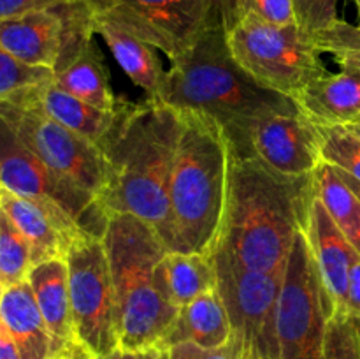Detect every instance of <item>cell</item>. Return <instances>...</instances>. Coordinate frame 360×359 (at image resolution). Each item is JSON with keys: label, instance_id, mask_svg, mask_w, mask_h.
<instances>
[{"label": "cell", "instance_id": "bcb514c9", "mask_svg": "<svg viewBox=\"0 0 360 359\" xmlns=\"http://www.w3.org/2000/svg\"><path fill=\"white\" fill-rule=\"evenodd\" d=\"M2 291H4V289H2V287H0V294H2Z\"/></svg>", "mask_w": 360, "mask_h": 359}, {"label": "cell", "instance_id": "52a82bcc", "mask_svg": "<svg viewBox=\"0 0 360 359\" xmlns=\"http://www.w3.org/2000/svg\"><path fill=\"white\" fill-rule=\"evenodd\" d=\"M227 42L232 56L260 87L294 99L329 70L311 39L297 25H271L243 18L231 30Z\"/></svg>", "mask_w": 360, "mask_h": 359}, {"label": "cell", "instance_id": "b9f144b4", "mask_svg": "<svg viewBox=\"0 0 360 359\" xmlns=\"http://www.w3.org/2000/svg\"><path fill=\"white\" fill-rule=\"evenodd\" d=\"M347 129L350 130V132H354L355 136H357L359 139H360V122H357V123H352V125H348Z\"/></svg>", "mask_w": 360, "mask_h": 359}, {"label": "cell", "instance_id": "7bdbcfd3", "mask_svg": "<svg viewBox=\"0 0 360 359\" xmlns=\"http://www.w3.org/2000/svg\"><path fill=\"white\" fill-rule=\"evenodd\" d=\"M158 359H169V358L164 351H158Z\"/></svg>", "mask_w": 360, "mask_h": 359}, {"label": "cell", "instance_id": "484cf974", "mask_svg": "<svg viewBox=\"0 0 360 359\" xmlns=\"http://www.w3.org/2000/svg\"><path fill=\"white\" fill-rule=\"evenodd\" d=\"M32 266L30 245L0 208V287L7 289L25 282Z\"/></svg>", "mask_w": 360, "mask_h": 359}, {"label": "cell", "instance_id": "e575fe53", "mask_svg": "<svg viewBox=\"0 0 360 359\" xmlns=\"http://www.w3.org/2000/svg\"><path fill=\"white\" fill-rule=\"evenodd\" d=\"M210 7L211 23L213 27L231 30L238 23V2L239 0H204Z\"/></svg>", "mask_w": 360, "mask_h": 359}, {"label": "cell", "instance_id": "836d02e7", "mask_svg": "<svg viewBox=\"0 0 360 359\" xmlns=\"http://www.w3.org/2000/svg\"><path fill=\"white\" fill-rule=\"evenodd\" d=\"M70 0H0V20L21 16V14L46 11Z\"/></svg>", "mask_w": 360, "mask_h": 359}, {"label": "cell", "instance_id": "9a60e30c", "mask_svg": "<svg viewBox=\"0 0 360 359\" xmlns=\"http://www.w3.org/2000/svg\"><path fill=\"white\" fill-rule=\"evenodd\" d=\"M9 101L25 102L39 111L44 113L51 120L58 122L60 125L67 127L72 132L79 134V136L86 137L88 141L97 144L102 148L109 134L112 132L115 125L118 123L120 115L125 101L115 109V111H104L95 106L86 104V102L79 101L69 92L62 90L55 81H48V83L37 84L28 90L21 92L16 97L9 99Z\"/></svg>", "mask_w": 360, "mask_h": 359}, {"label": "cell", "instance_id": "d590c367", "mask_svg": "<svg viewBox=\"0 0 360 359\" xmlns=\"http://www.w3.org/2000/svg\"><path fill=\"white\" fill-rule=\"evenodd\" d=\"M348 313L354 319H360V253L354 259L348 275V292H347V308Z\"/></svg>", "mask_w": 360, "mask_h": 359}, {"label": "cell", "instance_id": "d4e9b609", "mask_svg": "<svg viewBox=\"0 0 360 359\" xmlns=\"http://www.w3.org/2000/svg\"><path fill=\"white\" fill-rule=\"evenodd\" d=\"M313 190L345 238L360 253V199L334 165L323 162L313 172Z\"/></svg>", "mask_w": 360, "mask_h": 359}, {"label": "cell", "instance_id": "6da1fadb", "mask_svg": "<svg viewBox=\"0 0 360 359\" xmlns=\"http://www.w3.org/2000/svg\"><path fill=\"white\" fill-rule=\"evenodd\" d=\"M227 190L210 256L246 270L283 271L313 197V176L287 180L259 158L229 146Z\"/></svg>", "mask_w": 360, "mask_h": 359}, {"label": "cell", "instance_id": "f35d334b", "mask_svg": "<svg viewBox=\"0 0 360 359\" xmlns=\"http://www.w3.org/2000/svg\"><path fill=\"white\" fill-rule=\"evenodd\" d=\"M97 359H139L137 358L136 352H129V351H123V348H116V351L109 352V354L101 355Z\"/></svg>", "mask_w": 360, "mask_h": 359}, {"label": "cell", "instance_id": "44dd1931", "mask_svg": "<svg viewBox=\"0 0 360 359\" xmlns=\"http://www.w3.org/2000/svg\"><path fill=\"white\" fill-rule=\"evenodd\" d=\"M94 28L95 35H101L104 39L115 60L122 67L123 73L130 77V81L136 87L143 88L150 99L157 97L165 76V69L158 58V49L141 41L129 30L116 25L115 21L95 16V14Z\"/></svg>", "mask_w": 360, "mask_h": 359}, {"label": "cell", "instance_id": "ffe728a7", "mask_svg": "<svg viewBox=\"0 0 360 359\" xmlns=\"http://www.w3.org/2000/svg\"><path fill=\"white\" fill-rule=\"evenodd\" d=\"M232 338V324L227 306L218 289L197 296L178 313L174 326L165 336L160 351L181 341H192L204 348H218Z\"/></svg>", "mask_w": 360, "mask_h": 359}, {"label": "cell", "instance_id": "4316f807", "mask_svg": "<svg viewBox=\"0 0 360 359\" xmlns=\"http://www.w3.org/2000/svg\"><path fill=\"white\" fill-rule=\"evenodd\" d=\"M320 53L334 56L341 70L360 76V25L338 20L323 32L311 39Z\"/></svg>", "mask_w": 360, "mask_h": 359}, {"label": "cell", "instance_id": "30bf717a", "mask_svg": "<svg viewBox=\"0 0 360 359\" xmlns=\"http://www.w3.org/2000/svg\"><path fill=\"white\" fill-rule=\"evenodd\" d=\"M211 257L217 289L231 317L232 338L243 345L245 359H280L276 315L283 271L246 270L220 256Z\"/></svg>", "mask_w": 360, "mask_h": 359}, {"label": "cell", "instance_id": "4dcf8cb0", "mask_svg": "<svg viewBox=\"0 0 360 359\" xmlns=\"http://www.w3.org/2000/svg\"><path fill=\"white\" fill-rule=\"evenodd\" d=\"M340 0H292L295 25L309 39L336 23Z\"/></svg>", "mask_w": 360, "mask_h": 359}, {"label": "cell", "instance_id": "8d00e7d4", "mask_svg": "<svg viewBox=\"0 0 360 359\" xmlns=\"http://www.w3.org/2000/svg\"><path fill=\"white\" fill-rule=\"evenodd\" d=\"M0 359H21L20 348L2 320H0Z\"/></svg>", "mask_w": 360, "mask_h": 359}, {"label": "cell", "instance_id": "d6986e66", "mask_svg": "<svg viewBox=\"0 0 360 359\" xmlns=\"http://www.w3.org/2000/svg\"><path fill=\"white\" fill-rule=\"evenodd\" d=\"M0 320L16 341L21 359H51V336L28 280L4 289Z\"/></svg>", "mask_w": 360, "mask_h": 359}, {"label": "cell", "instance_id": "8fae6325", "mask_svg": "<svg viewBox=\"0 0 360 359\" xmlns=\"http://www.w3.org/2000/svg\"><path fill=\"white\" fill-rule=\"evenodd\" d=\"M0 116L49 169L98 199L108 182V160L97 144L25 102L0 101Z\"/></svg>", "mask_w": 360, "mask_h": 359}, {"label": "cell", "instance_id": "cb8c5ba5", "mask_svg": "<svg viewBox=\"0 0 360 359\" xmlns=\"http://www.w3.org/2000/svg\"><path fill=\"white\" fill-rule=\"evenodd\" d=\"M53 81L79 101L104 111H115L122 104L109 84L104 60L94 42L84 46L62 69L55 70Z\"/></svg>", "mask_w": 360, "mask_h": 359}, {"label": "cell", "instance_id": "7402d4cb", "mask_svg": "<svg viewBox=\"0 0 360 359\" xmlns=\"http://www.w3.org/2000/svg\"><path fill=\"white\" fill-rule=\"evenodd\" d=\"M0 208L30 245L34 266L56 257H65L74 239L60 229L44 208L4 187H0Z\"/></svg>", "mask_w": 360, "mask_h": 359}, {"label": "cell", "instance_id": "277c9868", "mask_svg": "<svg viewBox=\"0 0 360 359\" xmlns=\"http://www.w3.org/2000/svg\"><path fill=\"white\" fill-rule=\"evenodd\" d=\"M178 146L169 185L167 252L210 253L217 239L227 190V137L220 123L179 111Z\"/></svg>", "mask_w": 360, "mask_h": 359}, {"label": "cell", "instance_id": "f6af8a7d", "mask_svg": "<svg viewBox=\"0 0 360 359\" xmlns=\"http://www.w3.org/2000/svg\"><path fill=\"white\" fill-rule=\"evenodd\" d=\"M355 320V326H357V331H359V338H360V319H354Z\"/></svg>", "mask_w": 360, "mask_h": 359}, {"label": "cell", "instance_id": "2e32d148", "mask_svg": "<svg viewBox=\"0 0 360 359\" xmlns=\"http://www.w3.org/2000/svg\"><path fill=\"white\" fill-rule=\"evenodd\" d=\"M63 20L58 6L0 20V44L32 67L55 69L62 51Z\"/></svg>", "mask_w": 360, "mask_h": 359}, {"label": "cell", "instance_id": "f1b7e54d", "mask_svg": "<svg viewBox=\"0 0 360 359\" xmlns=\"http://www.w3.org/2000/svg\"><path fill=\"white\" fill-rule=\"evenodd\" d=\"M55 73L46 67H32L14 58L0 44V101H9L21 92L37 84L48 83Z\"/></svg>", "mask_w": 360, "mask_h": 359}, {"label": "cell", "instance_id": "83f0119b", "mask_svg": "<svg viewBox=\"0 0 360 359\" xmlns=\"http://www.w3.org/2000/svg\"><path fill=\"white\" fill-rule=\"evenodd\" d=\"M322 160L360 183V139L347 127H319Z\"/></svg>", "mask_w": 360, "mask_h": 359}, {"label": "cell", "instance_id": "9c48e42d", "mask_svg": "<svg viewBox=\"0 0 360 359\" xmlns=\"http://www.w3.org/2000/svg\"><path fill=\"white\" fill-rule=\"evenodd\" d=\"M74 340L97 358L120 348L116 298L102 238L81 236L65 253Z\"/></svg>", "mask_w": 360, "mask_h": 359}, {"label": "cell", "instance_id": "60d3db41", "mask_svg": "<svg viewBox=\"0 0 360 359\" xmlns=\"http://www.w3.org/2000/svg\"><path fill=\"white\" fill-rule=\"evenodd\" d=\"M137 358H139V359H158V351L137 352Z\"/></svg>", "mask_w": 360, "mask_h": 359}, {"label": "cell", "instance_id": "ee69618b", "mask_svg": "<svg viewBox=\"0 0 360 359\" xmlns=\"http://www.w3.org/2000/svg\"><path fill=\"white\" fill-rule=\"evenodd\" d=\"M354 4H355V7H357V13L360 16V0H354Z\"/></svg>", "mask_w": 360, "mask_h": 359}, {"label": "cell", "instance_id": "f546056e", "mask_svg": "<svg viewBox=\"0 0 360 359\" xmlns=\"http://www.w3.org/2000/svg\"><path fill=\"white\" fill-rule=\"evenodd\" d=\"M326 359H360V338L354 317L334 312L327 320Z\"/></svg>", "mask_w": 360, "mask_h": 359}, {"label": "cell", "instance_id": "ac0fdd59", "mask_svg": "<svg viewBox=\"0 0 360 359\" xmlns=\"http://www.w3.org/2000/svg\"><path fill=\"white\" fill-rule=\"evenodd\" d=\"M299 109L319 127L360 122V76L348 70L323 74L295 97Z\"/></svg>", "mask_w": 360, "mask_h": 359}, {"label": "cell", "instance_id": "8992f818", "mask_svg": "<svg viewBox=\"0 0 360 359\" xmlns=\"http://www.w3.org/2000/svg\"><path fill=\"white\" fill-rule=\"evenodd\" d=\"M0 187L44 208L67 236L104 238L109 215L97 197L49 169L0 116Z\"/></svg>", "mask_w": 360, "mask_h": 359}, {"label": "cell", "instance_id": "74e56055", "mask_svg": "<svg viewBox=\"0 0 360 359\" xmlns=\"http://www.w3.org/2000/svg\"><path fill=\"white\" fill-rule=\"evenodd\" d=\"M51 359H97V355L91 354L84 345H81L79 341H72L62 354H58L56 358Z\"/></svg>", "mask_w": 360, "mask_h": 359}, {"label": "cell", "instance_id": "3957f363", "mask_svg": "<svg viewBox=\"0 0 360 359\" xmlns=\"http://www.w3.org/2000/svg\"><path fill=\"white\" fill-rule=\"evenodd\" d=\"M150 99V97H148ZM153 101L178 111H195L220 123L227 143L241 148L255 120L274 113L301 111L290 97L260 87L239 67L227 42V30L210 27L171 62Z\"/></svg>", "mask_w": 360, "mask_h": 359}, {"label": "cell", "instance_id": "7a4b0ae2", "mask_svg": "<svg viewBox=\"0 0 360 359\" xmlns=\"http://www.w3.org/2000/svg\"><path fill=\"white\" fill-rule=\"evenodd\" d=\"M178 109L146 99L125 101L118 123L102 144L108 182L98 203L111 217L134 215L164 236L169 220V185L178 146Z\"/></svg>", "mask_w": 360, "mask_h": 359}, {"label": "cell", "instance_id": "7dc6e473", "mask_svg": "<svg viewBox=\"0 0 360 359\" xmlns=\"http://www.w3.org/2000/svg\"><path fill=\"white\" fill-rule=\"evenodd\" d=\"M248 359H257V358H248Z\"/></svg>", "mask_w": 360, "mask_h": 359}, {"label": "cell", "instance_id": "5bb4252c", "mask_svg": "<svg viewBox=\"0 0 360 359\" xmlns=\"http://www.w3.org/2000/svg\"><path fill=\"white\" fill-rule=\"evenodd\" d=\"M304 234L308 239L309 252L315 263L316 273L330 299L334 312H343L347 308L348 275L352 263L359 256L352 243L345 238L330 215L327 213L322 201L313 190L311 203L308 208Z\"/></svg>", "mask_w": 360, "mask_h": 359}, {"label": "cell", "instance_id": "5b68a950", "mask_svg": "<svg viewBox=\"0 0 360 359\" xmlns=\"http://www.w3.org/2000/svg\"><path fill=\"white\" fill-rule=\"evenodd\" d=\"M102 243L115 285L120 348L136 354L160 351L179 313L155 278V267L167 252L164 241L141 218L116 213L109 217Z\"/></svg>", "mask_w": 360, "mask_h": 359}, {"label": "cell", "instance_id": "4fadbf2b", "mask_svg": "<svg viewBox=\"0 0 360 359\" xmlns=\"http://www.w3.org/2000/svg\"><path fill=\"white\" fill-rule=\"evenodd\" d=\"M234 150L253 155L287 180L311 178L322 164L320 129L302 111L274 113L255 120L246 130L243 146Z\"/></svg>", "mask_w": 360, "mask_h": 359}, {"label": "cell", "instance_id": "7c38bea8", "mask_svg": "<svg viewBox=\"0 0 360 359\" xmlns=\"http://www.w3.org/2000/svg\"><path fill=\"white\" fill-rule=\"evenodd\" d=\"M95 16L115 21L176 60L211 23L204 0H86Z\"/></svg>", "mask_w": 360, "mask_h": 359}, {"label": "cell", "instance_id": "ab89813d", "mask_svg": "<svg viewBox=\"0 0 360 359\" xmlns=\"http://www.w3.org/2000/svg\"><path fill=\"white\" fill-rule=\"evenodd\" d=\"M338 171H340V169H338ZM340 175L343 176V180L348 183V187H350V189L354 190L355 194H357L359 199H360V183L357 182V180H354V178H352V176H348L347 172H343V171H340Z\"/></svg>", "mask_w": 360, "mask_h": 359}, {"label": "cell", "instance_id": "603a6c76", "mask_svg": "<svg viewBox=\"0 0 360 359\" xmlns=\"http://www.w3.org/2000/svg\"><path fill=\"white\" fill-rule=\"evenodd\" d=\"M155 278L179 310L197 296L217 287V270L210 253L165 252L155 267Z\"/></svg>", "mask_w": 360, "mask_h": 359}, {"label": "cell", "instance_id": "ba28073f", "mask_svg": "<svg viewBox=\"0 0 360 359\" xmlns=\"http://www.w3.org/2000/svg\"><path fill=\"white\" fill-rule=\"evenodd\" d=\"M333 313L302 229L285 263L278 298L280 359H326L327 320Z\"/></svg>", "mask_w": 360, "mask_h": 359}, {"label": "cell", "instance_id": "1f68e13d", "mask_svg": "<svg viewBox=\"0 0 360 359\" xmlns=\"http://www.w3.org/2000/svg\"><path fill=\"white\" fill-rule=\"evenodd\" d=\"M243 18H253L280 27L295 23L292 0H239L238 21Z\"/></svg>", "mask_w": 360, "mask_h": 359}, {"label": "cell", "instance_id": "e0dca14e", "mask_svg": "<svg viewBox=\"0 0 360 359\" xmlns=\"http://www.w3.org/2000/svg\"><path fill=\"white\" fill-rule=\"evenodd\" d=\"M27 280L34 291L39 310L51 336V358H56L72 341H76L70 310L69 270L65 259L56 257L35 264L32 266Z\"/></svg>", "mask_w": 360, "mask_h": 359}, {"label": "cell", "instance_id": "d6a6232c", "mask_svg": "<svg viewBox=\"0 0 360 359\" xmlns=\"http://www.w3.org/2000/svg\"><path fill=\"white\" fill-rule=\"evenodd\" d=\"M164 352L169 359H245L243 345L236 338H231L229 344L218 348H204L192 341H181Z\"/></svg>", "mask_w": 360, "mask_h": 359}]
</instances>
